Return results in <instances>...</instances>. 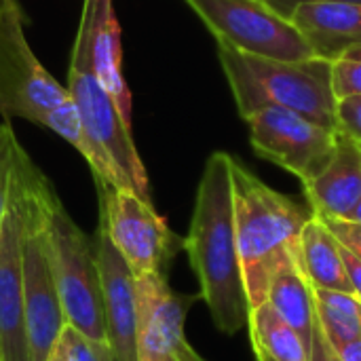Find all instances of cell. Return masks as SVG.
I'll use <instances>...</instances> for the list:
<instances>
[{
	"label": "cell",
	"mask_w": 361,
	"mask_h": 361,
	"mask_svg": "<svg viewBox=\"0 0 361 361\" xmlns=\"http://www.w3.org/2000/svg\"><path fill=\"white\" fill-rule=\"evenodd\" d=\"M233 157L214 152L203 169L190 231L184 239L190 267L199 279V298L207 305L222 334H237L247 326L250 300L235 233Z\"/></svg>",
	"instance_id": "cell-1"
},
{
	"label": "cell",
	"mask_w": 361,
	"mask_h": 361,
	"mask_svg": "<svg viewBox=\"0 0 361 361\" xmlns=\"http://www.w3.org/2000/svg\"><path fill=\"white\" fill-rule=\"evenodd\" d=\"M235 233L250 309L267 300L273 275L300 254V235L313 212L273 190L233 159Z\"/></svg>",
	"instance_id": "cell-2"
},
{
	"label": "cell",
	"mask_w": 361,
	"mask_h": 361,
	"mask_svg": "<svg viewBox=\"0 0 361 361\" xmlns=\"http://www.w3.org/2000/svg\"><path fill=\"white\" fill-rule=\"evenodd\" d=\"M216 42L222 70L243 121L262 108L279 106L338 129L328 61L317 57L307 61L264 59L241 53L222 40Z\"/></svg>",
	"instance_id": "cell-3"
},
{
	"label": "cell",
	"mask_w": 361,
	"mask_h": 361,
	"mask_svg": "<svg viewBox=\"0 0 361 361\" xmlns=\"http://www.w3.org/2000/svg\"><path fill=\"white\" fill-rule=\"evenodd\" d=\"M93 27H95V0H85L76 40L72 47L68 95L78 112L85 131L112 157L129 190L150 201L148 176L131 137V125L125 123L118 106L104 89L93 68Z\"/></svg>",
	"instance_id": "cell-4"
},
{
	"label": "cell",
	"mask_w": 361,
	"mask_h": 361,
	"mask_svg": "<svg viewBox=\"0 0 361 361\" xmlns=\"http://www.w3.org/2000/svg\"><path fill=\"white\" fill-rule=\"evenodd\" d=\"M49 247L66 326L89 338L106 341L102 275L95 243L59 205L49 220Z\"/></svg>",
	"instance_id": "cell-5"
},
{
	"label": "cell",
	"mask_w": 361,
	"mask_h": 361,
	"mask_svg": "<svg viewBox=\"0 0 361 361\" xmlns=\"http://www.w3.org/2000/svg\"><path fill=\"white\" fill-rule=\"evenodd\" d=\"M23 220V311L30 361H47L66 326L49 247V220L57 201L17 205L6 201Z\"/></svg>",
	"instance_id": "cell-6"
},
{
	"label": "cell",
	"mask_w": 361,
	"mask_h": 361,
	"mask_svg": "<svg viewBox=\"0 0 361 361\" xmlns=\"http://www.w3.org/2000/svg\"><path fill=\"white\" fill-rule=\"evenodd\" d=\"M216 40L241 53L277 59H315L309 42L292 19L273 11L264 0H186Z\"/></svg>",
	"instance_id": "cell-7"
},
{
	"label": "cell",
	"mask_w": 361,
	"mask_h": 361,
	"mask_svg": "<svg viewBox=\"0 0 361 361\" xmlns=\"http://www.w3.org/2000/svg\"><path fill=\"white\" fill-rule=\"evenodd\" d=\"M99 226L125 258L133 277L165 275L171 260L184 250V239L154 212L152 201L137 197L133 190L112 186H99Z\"/></svg>",
	"instance_id": "cell-8"
},
{
	"label": "cell",
	"mask_w": 361,
	"mask_h": 361,
	"mask_svg": "<svg viewBox=\"0 0 361 361\" xmlns=\"http://www.w3.org/2000/svg\"><path fill=\"white\" fill-rule=\"evenodd\" d=\"M70 99L36 59L23 34V13L17 0L0 11V112L4 118L19 116L42 123L44 114Z\"/></svg>",
	"instance_id": "cell-9"
},
{
	"label": "cell",
	"mask_w": 361,
	"mask_h": 361,
	"mask_svg": "<svg viewBox=\"0 0 361 361\" xmlns=\"http://www.w3.org/2000/svg\"><path fill=\"white\" fill-rule=\"evenodd\" d=\"M245 123L256 154L294 173L302 184L313 180L336 150L338 129L288 108H262L250 114Z\"/></svg>",
	"instance_id": "cell-10"
},
{
	"label": "cell",
	"mask_w": 361,
	"mask_h": 361,
	"mask_svg": "<svg viewBox=\"0 0 361 361\" xmlns=\"http://www.w3.org/2000/svg\"><path fill=\"white\" fill-rule=\"evenodd\" d=\"M137 292V361H176L186 341L184 324L199 296L171 290L163 273L135 277Z\"/></svg>",
	"instance_id": "cell-11"
},
{
	"label": "cell",
	"mask_w": 361,
	"mask_h": 361,
	"mask_svg": "<svg viewBox=\"0 0 361 361\" xmlns=\"http://www.w3.org/2000/svg\"><path fill=\"white\" fill-rule=\"evenodd\" d=\"M93 243H95V256L102 275L106 343L114 355V361H137L135 277L102 226L97 228Z\"/></svg>",
	"instance_id": "cell-12"
},
{
	"label": "cell",
	"mask_w": 361,
	"mask_h": 361,
	"mask_svg": "<svg viewBox=\"0 0 361 361\" xmlns=\"http://www.w3.org/2000/svg\"><path fill=\"white\" fill-rule=\"evenodd\" d=\"M23 220L6 203L0 222V361H30L23 311Z\"/></svg>",
	"instance_id": "cell-13"
},
{
	"label": "cell",
	"mask_w": 361,
	"mask_h": 361,
	"mask_svg": "<svg viewBox=\"0 0 361 361\" xmlns=\"http://www.w3.org/2000/svg\"><path fill=\"white\" fill-rule=\"evenodd\" d=\"M309 42L313 55L328 63L361 47V4L353 2H300L290 15Z\"/></svg>",
	"instance_id": "cell-14"
},
{
	"label": "cell",
	"mask_w": 361,
	"mask_h": 361,
	"mask_svg": "<svg viewBox=\"0 0 361 361\" xmlns=\"http://www.w3.org/2000/svg\"><path fill=\"white\" fill-rule=\"evenodd\" d=\"M302 188L315 216L347 218L361 199V140L338 129L332 159Z\"/></svg>",
	"instance_id": "cell-15"
},
{
	"label": "cell",
	"mask_w": 361,
	"mask_h": 361,
	"mask_svg": "<svg viewBox=\"0 0 361 361\" xmlns=\"http://www.w3.org/2000/svg\"><path fill=\"white\" fill-rule=\"evenodd\" d=\"M93 68L104 89L118 106L125 123L131 125V93L121 68V27L112 8V0H95Z\"/></svg>",
	"instance_id": "cell-16"
},
{
	"label": "cell",
	"mask_w": 361,
	"mask_h": 361,
	"mask_svg": "<svg viewBox=\"0 0 361 361\" xmlns=\"http://www.w3.org/2000/svg\"><path fill=\"white\" fill-rule=\"evenodd\" d=\"M267 302L311 349L315 328V300L313 286L307 279L298 256L290 258L273 275L267 292Z\"/></svg>",
	"instance_id": "cell-17"
},
{
	"label": "cell",
	"mask_w": 361,
	"mask_h": 361,
	"mask_svg": "<svg viewBox=\"0 0 361 361\" xmlns=\"http://www.w3.org/2000/svg\"><path fill=\"white\" fill-rule=\"evenodd\" d=\"M298 260L313 288L353 294L351 281L343 264L341 241L317 216H311V220L302 228Z\"/></svg>",
	"instance_id": "cell-18"
},
{
	"label": "cell",
	"mask_w": 361,
	"mask_h": 361,
	"mask_svg": "<svg viewBox=\"0 0 361 361\" xmlns=\"http://www.w3.org/2000/svg\"><path fill=\"white\" fill-rule=\"evenodd\" d=\"M40 125H44L51 131H55L57 135H61L68 144H72L82 154V159L89 163V167H91V171L95 176L97 186H112V188H127L129 190V186L125 182V176L121 173L118 165L85 131L72 99H66L63 104H59L57 108L47 112Z\"/></svg>",
	"instance_id": "cell-19"
},
{
	"label": "cell",
	"mask_w": 361,
	"mask_h": 361,
	"mask_svg": "<svg viewBox=\"0 0 361 361\" xmlns=\"http://www.w3.org/2000/svg\"><path fill=\"white\" fill-rule=\"evenodd\" d=\"M247 328L254 351H262L275 361H309V347L267 300L250 309Z\"/></svg>",
	"instance_id": "cell-20"
},
{
	"label": "cell",
	"mask_w": 361,
	"mask_h": 361,
	"mask_svg": "<svg viewBox=\"0 0 361 361\" xmlns=\"http://www.w3.org/2000/svg\"><path fill=\"white\" fill-rule=\"evenodd\" d=\"M313 300L315 319L334 351L353 341H360L361 300L355 294L313 288Z\"/></svg>",
	"instance_id": "cell-21"
},
{
	"label": "cell",
	"mask_w": 361,
	"mask_h": 361,
	"mask_svg": "<svg viewBox=\"0 0 361 361\" xmlns=\"http://www.w3.org/2000/svg\"><path fill=\"white\" fill-rule=\"evenodd\" d=\"M53 353H57L61 361H114L106 341L89 338L72 326H63Z\"/></svg>",
	"instance_id": "cell-22"
},
{
	"label": "cell",
	"mask_w": 361,
	"mask_h": 361,
	"mask_svg": "<svg viewBox=\"0 0 361 361\" xmlns=\"http://www.w3.org/2000/svg\"><path fill=\"white\" fill-rule=\"evenodd\" d=\"M330 85L338 99L361 95V59L341 57L330 63Z\"/></svg>",
	"instance_id": "cell-23"
},
{
	"label": "cell",
	"mask_w": 361,
	"mask_h": 361,
	"mask_svg": "<svg viewBox=\"0 0 361 361\" xmlns=\"http://www.w3.org/2000/svg\"><path fill=\"white\" fill-rule=\"evenodd\" d=\"M19 142L11 129L8 123L0 125V222L6 212V199H8V182H11V169L15 154L19 150Z\"/></svg>",
	"instance_id": "cell-24"
},
{
	"label": "cell",
	"mask_w": 361,
	"mask_h": 361,
	"mask_svg": "<svg viewBox=\"0 0 361 361\" xmlns=\"http://www.w3.org/2000/svg\"><path fill=\"white\" fill-rule=\"evenodd\" d=\"M336 121L343 133L361 140V95L336 102Z\"/></svg>",
	"instance_id": "cell-25"
},
{
	"label": "cell",
	"mask_w": 361,
	"mask_h": 361,
	"mask_svg": "<svg viewBox=\"0 0 361 361\" xmlns=\"http://www.w3.org/2000/svg\"><path fill=\"white\" fill-rule=\"evenodd\" d=\"M322 220L332 231V235L361 260V222H351V220H343V218H322Z\"/></svg>",
	"instance_id": "cell-26"
},
{
	"label": "cell",
	"mask_w": 361,
	"mask_h": 361,
	"mask_svg": "<svg viewBox=\"0 0 361 361\" xmlns=\"http://www.w3.org/2000/svg\"><path fill=\"white\" fill-rule=\"evenodd\" d=\"M309 361H341L336 351L332 349V345L328 343V338L324 336L317 319H315V328H313V341H311V349H309Z\"/></svg>",
	"instance_id": "cell-27"
},
{
	"label": "cell",
	"mask_w": 361,
	"mask_h": 361,
	"mask_svg": "<svg viewBox=\"0 0 361 361\" xmlns=\"http://www.w3.org/2000/svg\"><path fill=\"white\" fill-rule=\"evenodd\" d=\"M341 254H343V264H345L347 277L351 281L353 294L361 300V260L353 252H349L343 243H341Z\"/></svg>",
	"instance_id": "cell-28"
},
{
	"label": "cell",
	"mask_w": 361,
	"mask_h": 361,
	"mask_svg": "<svg viewBox=\"0 0 361 361\" xmlns=\"http://www.w3.org/2000/svg\"><path fill=\"white\" fill-rule=\"evenodd\" d=\"M264 2L273 11H277L279 15H283V17L290 19V15H292V11H294L296 4H300V2H317V0H264ZM330 2H353V4H361V0H330Z\"/></svg>",
	"instance_id": "cell-29"
},
{
	"label": "cell",
	"mask_w": 361,
	"mask_h": 361,
	"mask_svg": "<svg viewBox=\"0 0 361 361\" xmlns=\"http://www.w3.org/2000/svg\"><path fill=\"white\" fill-rule=\"evenodd\" d=\"M336 355L341 361H361V338L336 349Z\"/></svg>",
	"instance_id": "cell-30"
},
{
	"label": "cell",
	"mask_w": 361,
	"mask_h": 361,
	"mask_svg": "<svg viewBox=\"0 0 361 361\" xmlns=\"http://www.w3.org/2000/svg\"><path fill=\"white\" fill-rule=\"evenodd\" d=\"M176 361H205L186 341L180 345V349H178V353H176Z\"/></svg>",
	"instance_id": "cell-31"
},
{
	"label": "cell",
	"mask_w": 361,
	"mask_h": 361,
	"mask_svg": "<svg viewBox=\"0 0 361 361\" xmlns=\"http://www.w3.org/2000/svg\"><path fill=\"white\" fill-rule=\"evenodd\" d=\"M343 220H351V222H361V199L357 201V205L351 209V214L347 216V218H343Z\"/></svg>",
	"instance_id": "cell-32"
},
{
	"label": "cell",
	"mask_w": 361,
	"mask_h": 361,
	"mask_svg": "<svg viewBox=\"0 0 361 361\" xmlns=\"http://www.w3.org/2000/svg\"><path fill=\"white\" fill-rule=\"evenodd\" d=\"M345 57H353V59H361V47H357V49H351L349 53H345Z\"/></svg>",
	"instance_id": "cell-33"
},
{
	"label": "cell",
	"mask_w": 361,
	"mask_h": 361,
	"mask_svg": "<svg viewBox=\"0 0 361 361\" xmlns=\"http://www.w3.org/2000/svg\"><path fill=\"white\" fill-rule=\"evenodd\" d=\"M256 353V361H275V360H271L269 355H264L262 351H254Z\"/></svg>",
	"instance_id": "cell-34"
},
{
	"label": "cell",
	"mask_w": 361,
	"mask_h": 361,
	"mask_svg": "<svg viewBox=\"0 0 361 361\" xmlns=\"http://www.w3.org/2000/svg\"><path fill=\"white\" fill-rule=\"evenodd\" d=\"M47 361H61V357H59L57 353H51V357H49Z\"/></svg>",
	"instance_id": "cell-35"
},
{
	"label": "cell",
	"mask_w": 361,
	"mask_h": 361,
	"mask_svg": "<svg viewBox=\"0 0 361 361\" xmlns=\"http://www.w3.org/2000/svg\"><path fill=\"white\" fill-rule=\"evenodd\" d=\"M6 2H8V0H0V11H2V8L6 6Z\"/></svg>",
	"instance_id": "cell-36"
}]
</instances>
